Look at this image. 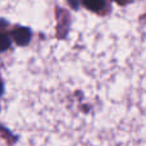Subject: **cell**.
I'll use <instances>...</instances> for the list:
<instances>
[{
  "instance_id": "2",
  "label": "cell",
  "mask_w": 146,
  "mask_h": 146,
  "mask_svg": "<svg viewBox=\"0 0 146 146\" xmlns=\"http://www.w3.org/2000/svg\"><path fill=\"white\" fill-rule=\"evenodd\" d=\"M83 4L87 9L98 12V10H101V8L104 7V0H83Z\"/></svg>"
},
{
  "instance_id": "3",
  "label": "cell",
  "mask_w": 146,
  "mask_h": 146,
  "mask_svg": "<svg viewBox=\"0 0 146 146\" xmlns=\"http://www.w3.org/2000/svg\"><path fill=\"white\" fill-rule=\"evenodd\" d=\"M9 38L8 36H5L4 33H0V51L5 50V49L9 48Z\"/></svg>"
},
{
  "instance_id": "4",
  "label": "cell",
  "mask_w": 146,
  "mask_h": 146,
  "mask_svg": "<svg viewBox=\"0 0 146 146\" xmlns=\"http://www.w3.org/2000/svg\"><path fill=\"white\" fill-rule=\"evenodd\" d=\"M115 1H118V3H119V4H123V3H126V1H127V0H115Z\"/></svg>"
},
{
  "instance_id": "5",
  "label": "cell",
  "mask_w": 146,
  "mask_h": 146,
  "mask_svg": "<svg viewBox=\"0 0 146 146\" xmlns=\"http://www.w3.org/2000/svg\"><path fill=\"white\" fill-rule=\"evenodd\" d=\"M0 92H1V82H0Z\"/></svg>"
},
{
  "instance_id": "1",
  "label": "cell",
  "mask_w": 146,
  "mask_h": 146,
  "mask_svg": "<svg viewBox=\"0 0 146 146\" xmlns=\"http://www.w3.org/2000/svg\"><path fill=\"white\" fill-rule=\"evenodd\" d=\"M30 37L31 35L28 32V30H26V28H18L13 33V38L18 45H26L30 41Z\"/></svg>"
}]
</instances>
